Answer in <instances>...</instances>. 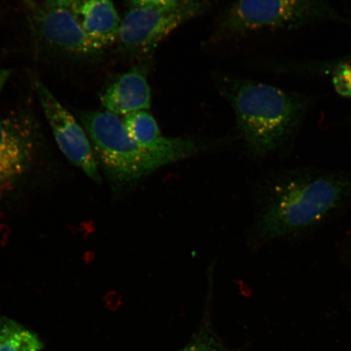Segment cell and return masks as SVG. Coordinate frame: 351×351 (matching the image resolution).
<instances>
[{
    "label": "cell",
    "mask_w": 351,
    "mask_h": 351,
    "mask_svg": "<svg viewBox=\"0 0 351 351\" xmlns=\"http://www.w3.org/2000/svg\"><path fill=\"white\" fill-rule=\"evenodd\" d=\"M336 16L323 0H238L226 19L232 33L291 30Z\"/></svg>",
    "instance_id": "277c9868"
},
{
    "label": "cell",
    "mask_w": 351,
    "mask_h": 351,
    "mask_svg": "<svg viewBox=\"0 0 351 351\" xmlns=\"http://www.w3.org/2000/svg\"><path fill=\"white\" fill-rule=\"evenodd\" d=\"M39 101L57 144L70 163L99 184L102 182L93 148L83 127L78 124L42 82H36Z\"/></svg>",
    "instance_id": "8992f818"
},
{
    "label": "cell",
    "mask_w": 351,
    "mask_h": 351,
    "mask_svg": "<svg viewBox=\"0 0 351 351\" xmlns=\"http://www.w3.org/2000/svg\"><path fill=\"white\" fill-rule=\"evenodd\" d=\"M78 0H46V7L50 8H69Z\"/></svg>",
    "instance_id": "2e32d148"
},
{
    "label": "cell",
    "mask_w": 351,
    "mask_h": 351,
    "mask_svg": "<svg viewBox=\"0 0 351 351\" xmlns=\"http://www.w3.org/2000/svg\"><path fill=\"white\" fill-rule=\"evenodd\" d=\"M38 143L36 126L29 117L0 121V194L14 187L32 169Z\"/></svg>",
    "instance_id": "52a82bcc"
},
{
    "label": "cell",
    "mask_w": 351,
    "mask_h": 351,
    "mask_svg": "<svg viewBox=\"0 0 351 351\" xmlns=\"http://www.w3.org/2000/svg\"><path fill=\"white\" fill-rule=\"evenodd\" d=\"M178 1V0H127L130 8L166 6Z\"/></svg>",
    "instance_id": "9a60e30c"
},
{
    "label": "cell",
    "mask_w": 351,
    "mask_h": 351,
    "mask_svg": "<svg viewBox=\"0 0 351 351\" xmlns=\"http://www.w3.org/2000/svg\"><path fill=\"white\" fill-rule=\"evenodd\" d=\"M204 6V0H178L166 6L130 8L121 20L117 40L127 51L146 53Z\"/></svg>",
    "instance_id": "5b68a950"
},
{
    "label": "cell",
    "mask_w": 351,
    "mask_h": 351,
    "mask_svg": "<svg viewBox=\"0 0 351 351\" xmlns=\"http://www.w3.org/2000/svg\"><path fill=\"white\" fill-rule=\"evenodd\" d=\"M205 311L203 320L190 341L178 351H234L228 348L213 326L210 311Z\"/></svg>",
    "instance_id": "4fadbf2b"
},
{
    "label": "cell",
    "mask_w": 351,
    "mask_h": 351,
    "mask_svg": "<svg viewBox=\"0 0 351 351\" xmlns=\"http://www.w3.org/2000/svg\"><path fill=\"white\" fill-rule=\"evenodd\" d=\"M123 122L136 142L148 150L167 154L178 161L195 155L197 144L189 138H166L150 113L139 111L125 116Z\"/></svg>",
    "instance_id": "9c48e42d"
},
{
    "label": "cell",
    "mask_w": 351,
    "mask_h": 351,
    "mask_svg": "<svg viewBox=\"0 0 351 351\" xmlns=\"http://www.w3.org/2000/svg\"><path fill=\"white\" fill-rule=\"evenodd\" d=\"M71 11L88 37L102 49L117 40L121 20L111 0H78Z\"/></svg>",
    "instance_id": "8fae6325"
},
{
    "label": "cell",
    "mask_w": 351,
    "mask_h": 351,
    "mask_svg": "<svg viewBox=\"0 0 351 351\" xmlns=\"http://www.w3.org/2000/svg\"><path fill=\"white\" fill-rule=\"evenodd\" d=\"M335 90L340 95L351 98V63L337 67L332 78Z\"/></svg>",
    "instance_id": "5bb4252c"
},
{
    "label": "cell",
    "mask_w": 351,
    "mask_h": 351,
    "mask_svg": "<svg viewBox=\"0 0 351 351\" xmlns=\"http://www.w3.org/2000/svg\"><path fill=\"white\" fill-rule=\"evenodd\" d=\"M151 101L147 70L143 68L123 74L101 95L103 106L117 116L145 111L151 108Z\"/></svg>",
    "instance_id": "30bf717a"
},
{
    "label": "cell",
    "mask_w": 351,
    "mask_h": 351,
    "mask_svg": "<svg viewBox=\"0 0 351 351\" xmlns=\"http://www.w3.org/2000/svg\"><path fill=\"white\" fill-rule=\"evenodd\" d=\"M230 99L247 146L261 156L278 150L291 138L306 107L300 95L263 83H241Z\"/></svg>",
    "instance_id": "7a4b0ae2"
},
{
    "label": "cell",
    "mask_w": 351,
    "mask_h": 351,
    "mask_svg": "<svg viewBox=\"0 0 351 351\" xmlns=\"http://www.w3.org/2000/svg\"><path fill=\"white\" fill-rule=\"evenodd\" d=\"M81 121L98 165L117 185L137 182L161 167L178 162L173 156L139 145L115 114L108 111L83 112Z\"/></svg>",
    "instance_id": "3957f363"
},
{
    "label": "cell",
    "mask_w": 351,
    "mask_h": 351,
    "mask_svg": "<svg viewBox=\"0 0 351 351\" xmlns=\"http://www.w3.org/2000/svg\"><path fill=\"white\" fill-rule=\"evenodd\" d=\"M36 332L5 315H0V351H42Z\"/></svg>",
    "instance_id": "7c38bea8"
},
{
    "label": "cell",
    "mask_w": 351,
    "mask_h": 351,
    "mask_svg": "<svg viewBox=\"0 0 351 351\" xmlns=\"http://www.w3.org/2000/svg\"><path fill=\"white\" fill-rule=\"evenodd\" d=\"M27 3L29 19L48 45L77 56H93L102 50L88 37L69 8H43L32 1Z\"/></svg>",
    "instance_id": "ba28073f"
},
{
    "label": "cell",
    "mask_w": 351,
    "mask_h": 351,
    "mask_svg": "<svg viewBox=\"0 0 351 351\" xmlns=\"http://www.w3.org/2000/svg\"><path fill=\"white\" fill-rule=\"evenodd\" d=\"M12 70L0 68V95L3 90L4 85H5L8 79L10 78Z\"/></svg>",
    "instance_id": "e0dca14e"
},
{
    "label": "cell",
    "mask_w": 351,
    "mask_h": 351,
    "mask_svg": "<svg viewBox=\"0 0 351 351\" xmlns=\"http://www.w3.org/2000/svg\"><path fill=\"white\" fill-rule=\"evenodd\" d=\"M351 200V173L293 169L267 187L256 222L261 241L292 239L311 231Z\"/></svg>",
    "instance_id": "6da1fadb"
}]
</instances>
